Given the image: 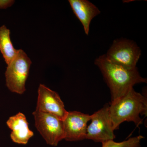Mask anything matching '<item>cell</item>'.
<instances>
[{
	"label": "cell",
	"mask_w": 147,
	"mask_h": 147,
	"mask_svg": "<svg viewBox=\"0 0 147 147\" xmlns=\"http://www.w3.org/2000/svg\"><path fill=\"white\" fill-rule=\"evenodd\" d=\"M30 59L22 50L18 53L7 67L5 72L6 85L12 92L23 94L26 91V83L32 64Z\"/></svg>",
	"instance_id": "3"
},
{
	"label": "cell",
	"mask_w": 147,
	"mask_h": 147,
	"mask_svg": "<svg viewBox=\"0 0 147 147\" xmlns=\"http://www.w3.org/2000/svg\"><path fill=\"white\" fill-rule=\"evenodd\" d=\"M147 99L131 88L122 97L109 105V117L113 130L125 121L133 122L136 126L143 123L140 115L147 116Z\"/></svg>",
	"instance_id": "2"
},
{
	"label": "cell",
	"mask_w": 147,
	"mask_h": 147,
	"mask_svg": "<svg viewBox=\"0 0 147 147\" xmlns=\"http://www.w3.org/2000/svg\"><path fill=\"white\" fill-rule=\"evenodd\" d=\"M35 125L47 144L57 146L64 139L63 121L48 113L34 111Z\"/></svg>",
	"instance_id": "5"
},
{
	"label": "cell",
	"mask_w": 147,
	"mask_h": 147,
	"mask_svg": "<svg viewBox=\"0 0 147 147\" xmlns=\"http://www.w3.org/2000/svg\"><path fill=\"white\" fill-rule=\"evenodd\" d=\"M109 104L91 115V123L88 126L86 139L95 142L114 140L115 138L109 117Z\"/></svg>",
	"instance_id": "6"
},
{
	"label": "cell",
	"mask_w": 147,
	"mask_h": 147,
	"mask_svg": "<svg viewBox=\"0 0 147 147\" xmlns=\"http://www.w3.org/2000/svg\"><path fill=\"white\" fill-rule=\"evenodd\" d=\"M91 115L78 112H68L63 121L64 139L67 142H76L86 139L88 123Z\"/></svg>",
	"instance_id": "8"
},
{
	"label": "cell",
	"mask_w": 147,
	"mask_h": 147,
	"mask_svg": "<svg viewBox=\"0 0 147 147\" xmlns=\"http://www.w3.org/2000/svg\"><path fill=\"white\" fill-rule=\"evenodd\" d=\"M143 136L131 137L122 142H117L114 140H109L102 143V147H141V142Z\"/></svg>",
	"instance_id": "12"
},
{
	"label": "cell",
	"mask_w": 147,
	"mask_h": 147,
	"mask_svg": "<svg viewBox=\"0 0 147 147\" xmlns=\"http://www.w3.org/2000/svg\"><path fill=\"white\" fill-rule=\"evenodd\" d=\"M10 34V30L5 26L0 27V52L7 65L15 57L18 51L13 46Z\"/></svg>",
	"instance_id": "11"
},
{
	"label": "cell",
	"mask_w": 147,
	"mask_h": 147,
	"mask_svg": "<svg viewBox=\"0 0 147 147\" xmlns=\"http://www.w3.org/2000/svg\"><path fill=\"white\" fill-rule=\"evenodd\" d=\"M15 2L13 0H0V9H6L10 7Z\"/></svg>",
	"instance_id": "13"
},
{
	"label": "cell",
	"mask_w": 147,
	"mask_h": 147,
	"mask_svg": "<svg viewBox=\"0 0 147 147\" xmlns=\"http://www.w3.org/2000/svg\"><path fill=\"white\" fill-rule=\"evenodd\" d=\"M94 64L101 71L110 88L111 103L122 97L135 84L147 83V79L140 75L137 67L128 69L113 63L105 55L95 60Z\"/></svg>",
	"instance_id": "1"
},
{
	"label": "cell",
	"mask_w": 147,
	"mask_h": 147,
	"mask_svg": "<svg viewBox=\"0 0 147 147\" xmlns=\"http://www.w3.org/2000/svg\"><path fill=\"white\" fill-rule=\"evenodd\" d=\"M74 13L84 27V32L88 35L92 20L100 13L94 4L88 0H69Z\"/></svg>",
	"instance_id": "10"
},
{
	"label": "cell",
	"mask_w": 147,
	"mask_h": 147,
	"mask_svg": "<svg viewBox=\"0 0 147 147\" xmlns=\"http://www.w3.org/2000/svg\"><path fill=\"white\" fill-rule=\"evenodd\" d=\"M6 123L11 130V139L16 144H27L34 135L33 132L29 129L28 121L23 113H19L10 117Z\"/></svg>",
	"instance_id": "9"
},
{
	"label": "cell",
	"mask_w": 147,
	"mask_h": 147,
	"mask_svg": "<svg viewBox=\"0 0 147 147\" xmlns=\"http://www.w3.org/2000/svg\"><path fill=\"white\" fill-rule=\"evenodd\" d=\"M141 50L137 43L127 39L114 40L105 57L111 62L125 68L134 69L141 55Z\"/></svg>",
	"instance_id": "4"
},
{
	"label": "cell",
	"mask_w": 147,
	"mask_h": 147,
	"mask_svg": "<svg viewBox=\"0 0 147 147\" xmlns=\"http://www.w3.org/2000/svg\"><path fill=\"white\" fill-rule=\"evenodd\" d=\"M36 111L54 115L63 121L68 111L57 93L43 84H40L38 90Z\"/></svg>",
	"instance_id": "7"
}]
</instances>
